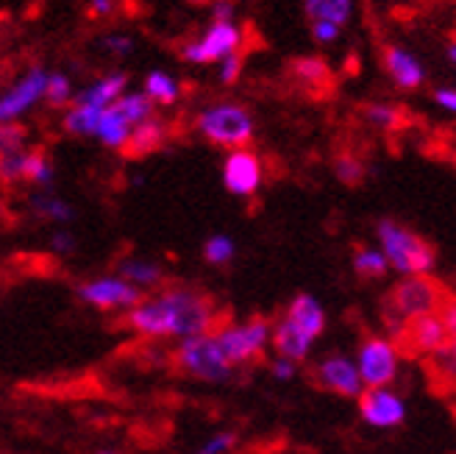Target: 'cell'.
<instances>
[{
    "mask_svg": "<svg viewBox=\"0 0 456 454\" xmlns=\"http://www.w3.org/2000/svg\"><path fill=\"white\" fill-rule=\"evenodd\" d=\"M195 128L203 140L232 151L245 148L254 140V118H250L248 109L237 103H215L209 109H203L195 120Z\"/></svg>",
    "mask_w": 456,
    "mask_h": 454,
    "instance_id": "cell-3",
    "label": "cell"
},
{
    "mask_svg": "<svg viewBox=\"0 0 456 454\" xmlns=\"http://www.w3.org/2000/svg\"><path fill=\"white\" fill-rule=\"evenodd\" d=\"M78 299L89 307H98V310L128 312L145 296H142L140 287L128 285L126 279H120L118 274H114V277H98V279H89V282L78 285Z\"/></svg>",
    "mask_w": 456,
    "mask_h": 454,
    "instance_id": "cell-9",
    "label": "cell"
},
{
    "mask_svg": "<svg viewBox=\"0 0 456 454\" xmlns=\"http://www.w3.org/2000/svg\"><path fill=\"white\" fill-rule=\"evenodd\" d=\"M356 371L364 388H387L398 376V346L384 337H368L359 346Z\"/></svg>",
    "mask_w": 456,
    "mask_h": 454,
    "instance_id": "cell-7",
    "label": "cell"
},
{
    "mask_svg": "<svg viewBox=\"0 0 456 454\" xmlns=\"http://www.w3.org/2000/svg\"><path fill=\"white\" fill-rule=\"evenodd\" d=\"M17 151H26V128L17 123H4L0 126V156Z\"/></svg>",
    "mask_w": 456,
    "mask_h": 454,
    "instance_id": "cell-32",
    "label": "cell"
},
{
    "mask_svg": "<svg viewBox=\"0 0 456 454\" xmlns=\"http://www.w3.org/2000/svg\"><path fill=\"white\" fill-rule=\"evenodd\" d=\"M354 270L364 279H381L387 270H390V265H387V260H384V254L379 252V248L362 245V248H356V254H354Z\"/></svg>",
    "mask_w": 456,
    "mask_h": 454,
    "instance_id": "cell-27",
    "label": "cell"
},
{
    "mask_svg": "<svg viewBox=\"0 0 456 454\" xmlns=\"http://www.w3.org/2000/svg\"><path fill=\"white\" fill-rule=\"evenodd\" d=\"M295 371H298V366H295V362H289V359H281V357L270 366V374L276 376L279 382H289L295 376Z\"/></svg>",
    "mask_w": 456,
    "mask_h": 454,
    "instance_id": "cell-39",
    "label": "cell"
},
{
    "mask_svg": "<svg viewBox=\"0 0 456 454\" xmlns=\"http://www.w3.org/2000/svg\"><path fill=\"white\" fill-rule=\"evenodd\" d=\"M111 106L118 109L134 128L140 126V123H145V120H151L153 111H156V103L145 93H123Z\"/></svg>",
    "mask_w": 456,
    "mask_h": 454,
    "instance_id": "cell-23",
    "label": "cell"
},
{
    "mask_svg": "<svg viewBox=\"0 0 456 454\" xmlns=\"http://www.w3.org/2000/svg\"><path fill=\"white\" fill-rule=\"evenodd\" d=\"M368 120L379 128H395L401 123V111L395 106L373 103V106H368Z\"/></svg>",
    "mask_w": 456,
    "mask_h": 454,
    "instance_id": "cell-33",
    "label": "cell"
},
{
    "mask_svg": "<svg viewBox=\"0 0 456 454\" xmlns=\"http://www.w3.org/2000/svg\"><path fill=\"white\" fill-rule=\"evenodd\" d=\"M142 93L153 101V103H162V106H170L178 101V93H181V87L173 76L162 73V70H153L148 73L145 78V89Z\"/></svg>",
    "mask_w": 456,
    "mask_h": 454,
    "instance_id": "cell-25",
    "label": "cell"
},
{
    "mask_svg": "<svg viewBox=\"0 0 456 454\" xmlns=\"http://www.w3.org/2000/svg\"><path fill=\"white\" fill-rule=\"evenodd\" d=\"M45 84H48V73L42 67H31L12 89L0 95V126L14 123L20 115H26L31 106H37L45 98Z\"/></svg>",
    "mask_w": 456,
    "mask_h": 454,
    "instance_id": "cell-11",
    "label": "cell"
},
{
    "mask_svg": "<svg viewBox=\"0 0 456 454\" xmlns=\"http://www.w3.org/2000/svg\"><path fill=\"white\" fill-rule=\"evenodd\" d=\"M242 45V31L234 22H212L209 31L195 42H187L181 56L190 64H212L223 62L225 56H234Z\"/></svg>",
    "mask_w": 456,
    "mask_h": 454,
    "instance_id": "cell-8",
    "label": "cell"
},
{
    "mask_svg": "<svg viewBox=\"0 0 456 454\" xmlns=\"http://www.w3.org/2000/svg\"><path fill=\"white\" fill-rule=\"evenodd\" d=\"M435 101L448 109V111H456V89H437L435 93Z\"/></svg>",
    "mask_w": 456,
    "mask_h": 454,
    "instance_id": "cell-43",
    "label": "cell"
},
{
    "mask_svg": "<svg viewBox=\"0 0 456 454\" xmlns=\"http://www.w3.org/2000/svg\"><path fill=\"white\" fill-rule=\"evenodd\" d=\"M453 334H456V301L445 299L440 310L406 321L403 343L412 354H435L448 349Z\"/></svg>",
    "mask_w": 456,
    "mask_h": 454,
    "instance_id": "cell-5",
    "label": "cell"
},
{
    "mask_svg": "<svg viewBox=\"0 0 456 454\" xmlns=\"http://www.w3.org/2000/svg\"><path fill=\"white\" fill-rule=\"evenodd\" d=\"M101 115H103V111H98V109L73 103V109L64 115V128L70 131V134H76V137H95V128H98Z\"/></svg>",
    "mask_w": 456,
    "mask_h": 454,
    "instance_id": "cell-26",
    "label": "cell"
},
{
    "mask_svg": "<svg viewBox=\"0 0 456 454\" xmlns=\"http://www.w3.org/2000/svg\"><path fill=\"white\" fill-rule=\"evenodd\" d=\"M359 413L370 426L390 429L406 418V404L398 393L387 388H364L359 396Z\"/></svg>",
    "mask_w": 456,
    "mask_h": 454,
    "instance_id": "cell-14",
    "label": "cell"
},
{
    "mask_svg": "<svg viewBox=\"0 0 456 454\" xmlns=\"http://www.w3.org/2000/svg\"><path fill=\"white\" fill-rule=\"evenodd\" d=\"M234 254H237V245L232 237H225V235H215L203 243V260H207L209 265H228L234 260Z\"/></svg>",
    "mask_w": 456,
    "mask_h": 454,
    "instance_id": "cell-28",
    "label": "cell"
},
{
    "mask_svg": "<svg viewBox=\"0 0 456 454\" xmlns=\"http://www.w3.org/2000/svg\"><path fill=\"white\" fill-rule=\"evenodd\" d=\"M270 343H273V349H276V354L281 359H289V362L298 366V362H304L309 357L314 340L306 332H301L292 321L281 318V321L273 326V332H270Z\"/></svg>",
    "mask_w": 456,
    "mask_h": 454,
    "instance_id": "cell-15",
    "label": "cell"
},
{
    "mask_svg": "<svg viewBox=\"0 0 456 454\" xmlns=\"http://www.w3.org/2000/svg\"><path fill=\"white\" fill-rule=\"evenodd\" d=\"M126 87H128V76L126 73H111V76L95 81L93 87H86L84 93H78L76 103L103 111V109H109L114 101H118L126 93Z\"/></svg>",
    "mask_w": 456,
    "mask_h": 454,
    "instance_id": "cell-18",
    "label": "cell"
},
{
    "mask_svg": "<svg viewBox=\"0 0 456 454\" xmlns=\"http://www.w3.org/2000/svg\"><path fill=\"white\" fill-rule=\"evenodd\" d=\"M379 252L384 254L387 265L395 268L403 277H428L435 270L437 254L420 235L406 229L398 220H381L379 223Z\"/></svg>",
    "mask_w": 456,
    "mask_h": 454,
    "instance_id": "cell-2",
    "label": "cell"
},
{
    "mask_svg": "<svg viewBox=\"0 0 456 454\" xmlns=\"http://www.w3.org/2000/svg\"><path fill=\"white\" fill-rule=\"evenodd\" d=\"M118 277L126 279V282L134 285V287L148 290V287L162 285L165 270H162V265H156V262H151V260L131 257V260H123V262L118 265Z\"/></svg>",
    "mask_w": 456,
    "mask_h": 454,
    "instance_id": "cell-20",
    "label": "cell"
},
{
    "mask_svg": "<svg viewBox=\"0 0 456 454\" xmlns=\"http://www.w3.org/2000/svg\"><path fill=\"white\" fill-rule=\"evenodd\" d=\"M384 64H387V73L393 76V81L401 89H418L426 78L423 73V64L401 48H387L384 51Z\"/></svg>",
    "mask_w": 456,
    "mask_h": 454,
    "instance_id": "cell-17",
    "label": "cell"
},
{
    "mask_svg": "<svg viewBox=\"0 0 456 454\" xmlns=\"http://www.w3.org/2000/svg\"><path fill=\"white\" fill-rule=\"evenodd\" d=\"M31 210H34L39 218L53 220V223H70V220L76 218V212H73L70 203L61 201V198L53 195V193H39V195H34V198H31Z\"/></svg>",
    "mask_w": 456,
    "mask_h": 454,
    "instance_id": "cell-24",
    "label": "cell"
},
{
    "mask_svg": "<svg viewBox=\"0 0 456 454\" xmlns=\"http://www.w3.org/2000/svg\"><path fill=\"white\" fill-rule=\"evenodd\" d=\"M448 56H451V62L456 64V45H451V48H448Z\"/></svg>",
    "mask_w": 456,
    "mask_h": 454,
    "instance_id": "cell-46",
    "label": "cell"
},
{
    "mask_svg": "<svg viewBox=\"0 0 456 454\" xmlns=\"http://www.w3.org/2000/svg\"><path fill=\"white\" fill-rule=\"evenodd\" d=\"M51 248H53V254H70L73 248H76V240H73L70 232H53Z\"/></svg>",
    "mask_w": 456,
    "mask_h": 454,
    "instance_id": "cell-38",
    "label": "cell"
},
{
    "mask_svg": "<svg viewBox=\"0 0 456 454\" xmlns=\"http://www.w3.org/2000/svg\"><path fill=\"white\" fill-rule=\"evenodd\" d=\"M123 324L142 337L187 340L215 329V307L198 290L170 287L131 307L123 315Z\"/></svg>",
    "mask_w": 456,
    "mask_h": 454,
    "instance_id": "cell-1",
    "label": "cell"
},
{
    "mask_svg": "<svg viewBox=\"0 0 456 454\" xmlns=\"http://www.w3.org/2000/svg\"><path fill=\"white\" fill-rule=\"evenodd\" d=\"M187 4H207V0H187Z\"/></svg>",
    "mask_w": 456,
    "mask_h": 454,
    "instance_id": "cell-47",
    "label": "cell"
},
{
    "mask_svg": "<svg viewBox=\"0 0 456 454\" xmlns=\"http://www.w3.org/2000/svg\"><path fill=\"white\" fill-rule=\"evenodd\" d=\"M232 446H234V433H220V435H212L203 446H198L192 454H225Z\"/></svg>",
    "mask_w": 456,
    "mask_h": 454,
    "instance_id": "cell-36",
    "label": "cell"
},
{
    "mask_svg": "<svg viewBox=\"0 0 456 454\" xmlns=\"http://www.w3.org/2000/svg\"><path fill=\"white\" fill-rule=\"evenodd\" d=\"M111 9H114V0H89V12L98 14V17L111 14Z\"/></svg>",
    "mask_w": 456,
    "mask_h": 454,
    "instance_id": "cell-44",
    "label": "cell"
},
{
    "mask_svg": "<svg viewBox=\"0 0 456 454\" xmlns=\"http://www.w3.org/2000/svg\"><path fill=\"white\" fill-rule=\"evenodd\" d=\"M106 48L114 51V54H120V56H126V54H131L134 42H131L128 37H109V39H106Z\"/></svg>",
    "mask_w": 456,
    "mask_h": 454,
    "instance_id": "cell-42",
    "label": "cell"
},
{
    "mask_svg": "<svg viewBox=\"0 0 456 454\" xmlns=\"http://www.w3.org/2000/svg\"><path fill=\"white\" fill-rule=\"evenodd\" d=\"M334 173H337L339 181H346V185H359L362 176H364V168L354 156H339L337 165H334Z\"/></svg>",
    "mask_w": 456,
    "mask_h": 454,
    "instance_id": "cell-34",
    "label": "cell"
},
{
    "mask_svg": "<svg viewBox=\"0 0 456 454\" xmlns=\"http://www.w3.org/2000/svg\"><path fill=\"white\" fill-rule=\"evenodd\" d=\"M284 318H287V321H292L301 332H306L312 340L321 337L323 329H326V310L317 304L314 296H306V293H301V296L292 299V304H289Z\"/></svg>",
    "mask_w": 456,
    "mask_h": 454,
    "instance_id": "cell-16",
    "label": "cell"
},
{
    "mask_svg": "<svg viewBox=\"0 0 456 454\" xmlns=\"http://www.w3.org/2000/svg\"><path fill=\"white\" fill-rule=\"evenodd\" d=\"M175 366L200 382H228L234 376V366L223 357L212 332L181 340L175 349Z\"/></svg>",
    "mask_w": 456,
    "mask_h": 454,
    "instance_id": "cell-4",
    "label": "cell"
},
{
    "mask_svg": "<svg viewBox=\"0 0 456 454\" xmlns=\"http://www.w3.org/2000/svg\"><path fill=\"white\" fill-rule=\"evenodd\" d=\"M312 34L317 42H334L339 37V29L331 22H312Z\"/></svg>",
    "mask_w": 456,
    "mask_h": 454,
    "instance_id": "cell-40",
    "label": "cell"
},
{
    "mask_svg": "<svg viewBox=\"0 0 456 454\" xmlns=\"http://www.w3.org/2000/svg\"><path fill=\"white\" fill-rule=\"evenodd\" d=\"M45 98H48L51 106H64L73 98V87L70 78L64 73H48V84H45Z\"/></svg>",
    "mask_w": 456,
    "mask_h": 454,
    "instance_id": "cell-31",
    "label": "cell"
},
{
    "mask_svg": "<svg viewBox=\"0 0 456 454\" xmlns=\"http://www.w3.org/2000/svg\"><path fill=\"white\" fill-rule=\"evenodd\" d=\"M240 70H242V56L240 54L225 56L223 59V67H220V81L223 84H234L240 78Z\"/></svg>",
    "mask_w": 456,
    "mask_h": 454,
    "instance_id": "cell-37",
    "label": "cell"
},
{
    "mask_svg": "<svg viewBox=\"0 0 456 454\" xmlns=\"http://www.w3.org/2000/svg\"><path fill=\"white\" fill-rule=\"evenodd\" d=\"M448 351H451V357H453V362H456V334L451 337V343H448Z\"/></svg>",
    "mask_w": 456,
    "mask_h": 454,
    "instance_id": "cell-45",
    "label": "cell"
},
{
    "mask_svg": "<svg viewBox=\"0 0 456 454\" xmlns=\"http://www.w3.org/2000/svg\"><path fill=\"white\" fill-rule=\"evenodd\" d=\"M131 131H134V126L120 115L118 109L109 106V109H103V115H101V120H98L95 137H98L106 148H118V151H123L126 143L131 140Z\"/></svg>",
    "mask_w": 456,
    "mask_h": 454,
    "instance_id": "cell-19",
    "label": "cell"
},
{
    "mask_svg": "<svg viewBox=\"0 0 456 454\" xmlns=\"http://www.w3.org/2000/svg\"><path fill=\"white\" fill-rule=\"evenodd\" d=\"M295 73H298L304 81H321L329 76V67L323 59H298L295 62Z\"/></svg>",
    "mask_w": 456,
    "mask_h": 454,
    "instance_id": "cell-35",
    "label": "cell"
},
{
    "mask_svg": "<svg viewBox=\"0 0 456 454\" xmlns=\"http://www.w3.org/2000/svg\"><path fill=\"white\" fill-rule=\"evenodd\" d=\"M28 153H31V151H17V153H9V156H0V178L9 181V185H17V181H26Z\"/></svg>",
    "mask_w": 456,
    "mask_h": 454,
    "instance_id": "cell-30",
    "label": "cell"
},
{
    "mask_svg": "<svg viewBox=\"0 0 456 454\" xmlns=\"http://www.w3.org/2000/svg\"><path fill=\"white\" fill-rule=\"evenodd\" d=\"M314 379L323 391H331V393L346 396V399H359L364 391L359 371H356V362L342 357V354H329L317 362Z\"/></svg>",
    "mask_w": 456,
    "mask_h": 454,
    "instance_id": "cell-13",
    "label": "cell"
},
{
    "mask_svg": "<svg viewBox=\"0 0 456 454\" xmlns=\"http://www.w3.org/2000/svg\"><path fill=\"white\" fill-rule=\"evenodd\" d=\"M103 454H111V451H103Z\"/></svg>",
    "mask_w": 456,
    "mask_h": 454,
    "instance_id": "cell-48",
    "label": "cell"
},
{
    "mask_svg": "<svg viewBox=\"0 0 456 454\" xmlns=\"http://www.w3.org/2000/svg\"><path fill=\"white\" fill-rule=\"evenodd\" d=\"M354 0H306V17L312 22H331L342 29L351 20Z\"/></svg>",
    "mask_w": 456,
    "mask_h": 454,
    "instance_id": "cell-21",
    "label": "cell"
},
{
    "mask_svg": "<svg viewBox=\"0 0 456 454\" xmlns=\"http://www.w3.org/2000/svg\"><path fill=\"white\" fill-rule=\"evenodd\" d=\"M443 290L435 279L428 277H406L395 290H393V307L395 312L403 318V321H412L418 315H426V312H435L443 307L445 299Z\"/></svg>",
    "mask_w": 456,
    "mask_h": 454,
    "instance_id": "cell-10",
    "label": "cell"
},
{
    "mask_svg": "<svg viewBox=\"0 0 456 454\" xmlns=\"http://www.w3.org/2000/svg\"><path fill=\"white\" fill-rule=\"evenodd\" d=\"M26 181H31V185H39L48 190L53 185V165L51 159L45 156L42 151H31L28 153V170H26Z\"/></svg>",
    "mask_w": 456,
    "mask_h": 454,
    "instance_id": "cell-29",
    "label": "cell"
},
{
    "mask_svg": "<svg viewBox=\"0 0 456 454\" xmlns=\"http://www.w3.org/2000/svg\"><path fill=\"white\" fill-rule=\"evenodd\" d=\"M223 185L237 198H250L262 187V162L254 151L237 148L223 162Z\"/></svg>",
    "mask_w": 456,
    "mask_h": 454,
    "instance_id": "cell-12",
    "label": "cell"
},
{
    "mask_svg": "<svg viewBox=\"0 0 456 454\" xmlns=\"http://www.w3.org/2000/svg\"><path fill=\"white\" fill-rule=\"evenodd\" d=\"M270 332L273 326L265 318H250L245 324H228V326L212 329L223 357L232 362L234 368L245 366V362H254L265 354V349L270 346Z\"/></svg>",
    "mask_w": 456,
    "mask_h": 454,
    "instance_id": "cell-6",
    "label": "cell"
},
{
    "mask_svg": "<svg viewBox=\"0 0 456 454\" xmlns=\"http://www.w3.org/2000/svg\"><path fill=\"white\" fill-rule=\"evenodd\" d=\"M232 17H234L232 0H215V4H212V20L215 22H232Z\"/></svg>",
    "mask_w": 456,
    "mask_h": 454,
    "instance_id": "cell-41",
    "label": "cell"
},
{
    "mask_svg": "<svg viewBox=\"0 0 456 454\" xmlns=\"http://www.w3.org/2000/svg\"><path fill=\"white\" fill-rule=\"evenodd\" d=\"M162 140H165V126L159 123L156 118H151V120L140 123L131 131V140L126 143L123 151L128 156H145V153H151V151H156L159 145H162Z\"/></svg>",
    "mask_w": 456,
    "mask_h": 454,
    "instance_id": "cell-22",
    "label": "cell"
}]
</instances>
